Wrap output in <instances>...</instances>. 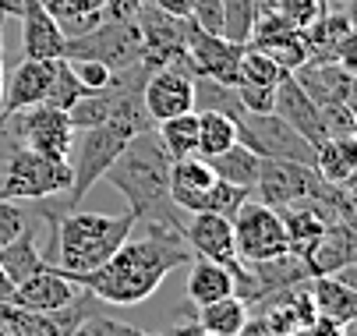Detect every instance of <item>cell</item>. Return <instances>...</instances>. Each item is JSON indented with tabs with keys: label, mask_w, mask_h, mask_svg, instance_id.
Listing matches in <instances>:
<instances>
[{
	"label": "cell",
	"mask_w": 357,
	"mask_h": 336,
	"mask_svg": "<svg viewBox=\"0 0 357 336\" xmlns=\"http://www.w3.org/2000/svg\"><path fill=\"white\" fill-rule=\"evenodd\" d=\"M195 252L181 234H163V230H142V237H128V241L85 276H75L71 283L89 291L92 298L107 305H142L160 291V283L181 269L191 266Z\"/></svg>",
	"instance_id": "obj_1"
},
{
	"label": "cell",
	"mask_w": 357,
	"mask_h": 336,
	"mask_svg": "<svg viewBox=\"0 0 357 336\" xmlns=\"http://www.w3.org/2000/svg\"><path fill=\"white\" fill-rule=\"evenodd\" d=\"M170 156L163 149V142L156 138V128H149L135 135L114 167L103 174L121 195L128 199V209L135 216V230H163V234H181L188 213L177 209L170 195Z\"/></svg>",
	"instance_id": "obj_2"
},
{
	"label": "cell",
	"mask_w": 357,
	"mask_h": 336,
	"mask_svg": "<svg viewBox=\"0 0 357 336\" xmlns=\"http://www.w3.org/2000/svg\"><path fill=\"white\" fill-rule=\"evenodd\" d=\"M135 234V216L128 213H82L71 209L57 220V255L68 280L103 266Z\"/></svg>",
	"instance_id": "obj_3"
},
{
	"label": "cell",
	"mask_w": 357,
	"mask_h": 336,
	"mask_svg": "<svg viewBox=\"0 0 357 336\" xmlns=\"http://www.w3.org/2000/svg\"><path fill=\"white\" fill-rule=\"evenodd\" d=\"M0 142H11V138H0ZM68 188H71V163L68 160L43 156V153L22 146V142H11L4 163H0V199L43 202V199L64 195Z\"/></svg>",
	"instance_id": "obj_4"
},
{
	"label": "cell",
	"mask_w": 357,
	"mask_h": 336,
	"mask_svg": "<svg viewBox=\"0 0 357 336\" xmlns=\"http://www.w3.org/2000/svg\"><path fill=\"white\" fill-rule=\"evenodd\" d=\"M64 57L71 61H99L107 64L114 75L145 64V46H142V32L135 18H103L92 32L68 39Z\"/></svg>",
	"instance_id": "obj_5"
},
{
	"label": "cell",
	"mask_w": 357,
	"mask_h": 336,
	"mask_svg": "<svg viewBox=\"0 0 357 336\" xmlns=\"http://www.w3.org/2000/svg\"><path fill=\"white\" fill-rule=\"evenodd\" d=\"M0 138L22 142V146H29V149H36L43 156L68 160L71 146H75V128H71L68 110L36 103V107H29L22 114L0 117Z\"/></svg>",
	"instance_id": "obj_6"
},
{
	"label": "cell",
	"mask_w": 357,
	"mask_h": 336,
	"mask_svg": "<svg viewBox=\"0 0 357 336\" xmlns=\"http://www.w3.org/2000/svg\"><path fill=\"white\" fill-rule=\"evenodd\" d=\"M230 223H234V245H237L241 262H269V259H280V255L290 252L280 209L266 206L262 199L251 195L234 213Z\"/></svg>",
	"instance_id": "obj_7"
},
{
	"label": "cell",
	"mask_w": 357,
	"mask_h": 336,
	"mask_svg": "<svg viewBox=\"0 0 357 336\" xmlns=\"http://www.w3.org/2000/svg\"><path fill=\"white\" fill-rule=\"evenodd\" d=\"M234 124H237V142L251 153H259L262 160H290V163L315 167V146L308 138H301L283 117L244 110Z\"/></svg>",
	"instance_id": "obj_8"
},
{
	"label": "cell",
	"mask_w": 357,
	"mask_h": 336,
	"mask_svg": "<svg viewBox=\"0 0 357 336\" xmlns=\"http://www.w3.org/2000/svg\"><path fill=\"white\" fill-rule=\"evenodd\" d=\"M142 103H145V114L152 117V124L195 110V64L188 61V54L174 57L170 64H163L156 71H149V78L142 85Z\"/></svg>",
	"instance_id": "obj_9"
},
{
	"label": "cell",
	"mask_w": 357,
	"mask_h": 336,
	"mask_svg": "<svg viewBox=\"0 0 357 336\" xmlns=\"http://www.w3.org/2000/svg\"><path fill=\"white\" fill-rule=\"evenodd\" d=\"M96 308L99 298H92L82 287L75 301L57 312H25L15 305H0V336H71L89 315H96Z\"/></svg>",
	"instance_id": "obj_10"
},
{
	"label": "cell",
	"mask_w": 357,
	"mask_h": 336,
	"mask_svg": "<svg viewBox=\"0 0 357 336\" xmlns=\"http://www.w3.org/2000/svg\"><path fill=\"white\" fill-rule=\"evenodd\" d=\"M326 181L315 174V167L290 163V160H262L259 184H255V199H262L273 209L297 206V202H315Z\"/></svg>",
	"instance_id": "obj_11"
},
{
	"label": "cell",
	"mask_w": 357,
	"mask_h": 336,
	"mask_svg": "<svg viewBox=\"0 0 357 336\" xmlns=\"http://www.w3.org/2000/svg\"><path fill=\"white\" fill-rule=\"evenodd\" d=\"M135 22H138L142 46H145V64L152 71L184 54V46H188V18H174V15H167L160 8H152L149 0H142L138 11H135Z\"/></svg>",
	"instance_id": "obj_12"
},
{
	"label": "cell",
	"mask_w": 357,
	"mask_h": 336,
	"mask_svg": "<svg viewBox=\"0 0 357 336\" xmlns=\"http://www.w3.org/2000/svg\"><path fill=\"white\" fill-rule=\"evenodd\" d=\"M184 54L195 64V75H206V78L223 82V85H237V68H241V54H244L241 43H230L220 32H202L188 18V46H184Z\"/></svg>",
	"instance_id": "obj_13"
},
{
	"label": "cell",
	"mask_w": 357,
	"mask_h": 336,
	"mask_svg": "<svg viewBox=\"0 0 357 336\" xmlns=\"http://www.w3.org/2000/svg\"><path fill=\"white\" fill-rule=\"evenodd\" d=\"M184 241H188V248L195 252V259L220 262V266H227L230 273L241 266L237 245H234V223H230V216H220V213H188Z\"/></svg>",
	"instance_id": "obj_14"
},
{
	"label": "cell",
	"mask_w": 357,
	"mask_h": 336,
	"mask_svg": "<svg viewBox=\"0 0 357 336\" xmlns=\"http://www.w3.org/2000/svg\"><path fill=\"white\" fill-rule=\"evenodd\" d=\"M276 117H283L301 138H308L312 146H322L329 138V128L322 121V110L315 107V100L301 89V82L294 75H287L280 85H276V107H273Z\"/></svg>",
	"instance_id": "obj_15"
},
{
	"label": "cell",
	"mask_w": 357,
	"mask_h": 336,
	"mask_svg": "<svg viewBox=\"0 0 357 336\" xmlns=\"http://www.w3.org/2000/svg\"><path fill=\"white\" fill-rule=\"evenodd\" d=\"M50 75H54V61H36V57H22L11 71L4 68V110H0V117H11L43 103Z\"/></svg>",
	"instance_id": "obj_16"
},
{
	"label": "cell",
	"mask_w": 357,
	"mask_h": 336,
	"mask_svg": "<svg viewBox=\"0 0 357 336\" xmlns=\"http://www.w3.org/2000/svg\"><path fill=\"white\" fill-rule=\"evenodd\" d=\"M75 294H78V287H75L61 269L46 266V269H39L36 276H29V280H22V283L15 287L8 305L25 308V312H57V308L71 305Z\"/></svg>",
	"instance_id": "obj_17"
},
{
	"label": "cell",
	"mask_w": 357,
	"mask_h": 336,
	"mask_svg": "<svg viewBox=\"0 0 357 336\" xmlns=\"http://www.w3.org/2000/svg\"><path fill=\"white\" fill-rule=\"evenodd\" d=\"M22 54L36 57V61H57L64 57L68 36L61 29V22L50 15L39 0H25L22 8Z\"/></svg>",
	"instance_id": "obj_18"
},
{
	"label": "cell",
	"mask_w": 357,
	"mask_h": 336,
	"mask_svg": "<svg viewBox=\"0 0 357 336\" xmlns=\"http://www.w3.org/2000/svg\"><path fill=\"white\" fill-rule=\"evenodd\" d=\"M213 184H216V174H213L209 160L181 156L170 163V195H174L177 209H184V213H206Z\"/></svg>",
	"instance_id": "obj_19"
},
{
	"label": "cell",
	"mask_w": 357,
	"mask_h": 336,
	"mask_svg": "<svg viewBox=\"0 0 357 336\" xmlns=\"http://www.w3.org/2000/svg\"><path fill=\"white\" fill-rule=\"evenodd\" d=\"M280 220H283V230H287V245H290V255L304 259L315 252V245L322 241V234L333 220H326V213L315 206V202H297V206H283L280 209Z\"/></svg>",
	"instance_id": "obj_20"
},
{
	"label": "cell",
	"mask_w": 357,
	"mask_h": 336,
	"mask_svg": "<svg viewBox=\"0 0 357 336\" xmlns=\"http://www.w3.org/2000/svg\"><path fill=\"white\" fill-rule=\"evenodd\" d=\"M350 262H357V230L333 220L322 234V241L315 245V252L308 255V269L312 276H333Z\"/></svg>",
	"instance_id": "obj_21"
},
{
	"label": "cell",
	"mask_w": 357,
	"mask_h": 336,
	"mask_svg": "<svg viewBox=\"0 0 357 336\" xmlns=\"http://www.w3.org/2000/svg\"><path fill=\"white\" fill-rule=\"evenodd\" d=\"M188 301L195 308H206L220 298H230L234 294V273L220 262H209V259H191L188 266Z\"/></svg>",
	"instance_id": "obj_22"
},
{
	"label": "cell",
	"mask_w": 357,
	"mask_h": 336,
	"mask_svg": "<svg viewBox=\"0 0 357 336\" xmlns=\"http://www.w3.org/2000/svg\"><path fill=\"white\" fill-rule=\"evenodd\" d=\"M308 291H312V301H315V312L322 319H333V322H350L357 315V291L350 283L336 280V276H312L308 280Z\"/></svg>",
	"instance_id": "obj_23"
},
{
	"label": "cell",
	"mask_w": 357,
	"mask_h": 336,
	"mask_svg": "<svg viewBox=\"0 0 357 336\" xmlns=\"http://www.w3.org/2000/svg\"><path fill=\"white\" fill-rule=\"evenodd\" d=\"M39 4L61 22L68 39L92 32L99 22L107 18V0H39Z\"/></svg>",
	"instance_id": "obj_24"
},
{
	"label": "cell",
	"mask_w": 357,
	"mask_h": 336,
	"mask_svg": "<svg viewBox=\"0 0 357 336\" xmlns=\"http://www.w3.org/2000/svg\"><path fill=\"white\" fill-rule=\"evenodd\" d=\"M209 167L220 181L227 184H237V188H248L255 195V184H259V170H262V156L251 153L248 146H241V142H234V146L220 156H209Z\"/></svg>",
	"instance_id": "obj_25"
},
{
	"label": "cell",
	"mask_w": 357,
	"mask_h": 336,
	"mask_svg": "<svg viewBox=\"0 0 357 336\" xmlns=\"http://www.w3.org/2000/svg\"><path fill=\"white\" fill-rule=\"evenodd\" d=\"M0 269H4V276L11 280V287H18L22 280L36 276L39 269H46L39 248H36V230L32 223L15 237V241H8L4 248H0Z\"/></svg>",
	"instance_id": "obj_26"
},
{
	"label": "cell",
	"mask_w": 357,
	"mask_h": 336,
	"mask_svg": "<svg viewBox=\"0 0 357 336\" xmlns=\"http://www.w3.org/2000/svg\"><path fill=\"white\" fill-rule=\"evenodd\" d=\"M357 167V138L354 135H329L315 146V174L329 184H343V177Z\"/></svg>",
	"instance_id": "obj_27"
},
{
	"label": "cell",
	"mask_w": 357,
	"mask_h": 336,
	"mask_svg": "<svg viewBox=\"0 0 357 336\" xmlns=\"http://www.w3.org/2000/svg\"><path fill=\"white\" fill-rule=\"evenodd\" d=\"M248 319H251V308L237 294L220 298V301H213L206 308H198V326L206 329V333H213V336H237Z\"/></svg>",
	"instance_id": "obj_28"
},
{
	"label": "cell",
	"mask_w": 357,
	"mask_h": 336,
	"mask_svg": "<svg viewBox=\"0 0 357 336\" xmlns=\"http://www.w3.org/2000/svg\"><path fill=\"white\" fill-rule=\"evenodd\" d=\"M198 114V156L209 160L227 153L237 142V124L220 110H195Z\"/></svg>",
	"instance_id": "obj_29"
},
{
	"label": "cell",
	"mask_w": 357,
	"mask_h": 336,
	"mask_svg": "<svg viewBox=\"0 0 357 336\" xmlns=\"http://www.w3.org/2000/svg\"><path fill=\"white\" fill-rule=\"evenodd\" d=\"M92 89L78 78L75 64L68 57H57L54 61V75H50V85H46V96H43V103L46 107H57V110H71L82 96H89Z\"/></svg>",
	"instance_id": "obj_30"
},
{
	"label": "cell",
	"mask_w": 357,
	"mask_h": 336,
	"mask_svg": "<svg viewBox=\"0 0 357 336\" xmlns=\"http://www.w3.org/2000/svg\"><path fill=\"white\" fill-rule=\"evenodd\" d=\"M156 138L163 142V149L170 160L181 156H198V114H181V117H167L156 124Z\"/></svg>",
	"instance_id": "obj_31"
},
{
	"label": "cell",
	"mask_w": 357,
	"mask_h": 336,
	"mask_svg": "<svg viewBox=\"0 0 357 336\" xmlns=\"http://www.w3.org/2000/svg\"><path fill=\"white\" fill-rule=\"evenodd\" d=\"M294 36H301V25H297L290 15H283V11L276 8V11H269V15H259V18H255V29H251L248 46L273 50V46H280V43H287V39H294Z\"/></svg>",
	"instance_id": "obj_32"
},
{
	"label": "cell",
	"mask_w": 357,
	"mask_h": 336,
	"mask_svg": "<svg viewBox=\"0 0 357 336\" xmlns=\"http://www.w3.org/2000/svg\"><path fill=\"white\" fill-rule=\"evenodd\" d=\"M287 78V71L266 54L259 46H244L241 54V68H237V82H248V85H269L276 89L280 82Z\"/></svg>",
	"instance_id": "obj_33"
},
{
	"label": "cell",
	"mask_w": 357,
	"mask_h": 336,
	"mask_svg": "<svg viewBox=\"0 0 357 336\" xmlns=\"http://www.w3.org/2000/svg\"><path fill=\"white\" fill-rule=\"evenodd\" d=\"M255 18H259L255 0H223V29H220V36H227L230 43L248 46L251 29H255Z\"/></svg>",
	"instance_id": "obj_34"
},
{
	"label": "cell",
	"mask_w": 357,
	"mask_h": 336,
	"mask_svg": "<svg viewBox=\"0 0 357 336\" xmlns=\"http://www.w3.org/2000/svg\"><path fill=\"white\" fill-rule=\"evenodd\" d=\"M71 336H149L142 333L138 326L131 322H121V319H107V315H89Z\"/></svg>",
	"instance_id": "obj_35"
},
{
	"label": "cell",
	"mask_w": 357,
	"mask_h": 336,
	"mask_svg": "<svg viewBox=\"0 0 357 336\" xmlns=\"http://www.w3.org/2000/svg\"><path fill=\"white\" fill-rule=\"evenodd\" d=\"M234 92H237V103H241L248 114H273V107H276V89H269V85L237 82Z\"/></svg>",
	"instance_id": "obj_36"
},
{
	"label": "cell",
	"mask_w": 357,
	"mask_h": 336,
	"mask_svg": "<svg viewBox=\"0 0 357 336\" xmlns=\"http://www.w3.org/2000/svg\"><path fill=\"white\" fill-rule=\"evenodd\" d=\"M29 227V216L18 202L11 199H0V248H4L8 241H15V237Z\"/></svg>",
	"instance_id": "obj_37"
},
{
	"label": "cell",
	"mask_w": 357,
	"mask_h": 336,
	"mask_svg": "<svg viewBox=\"0 0 357 336\" xmlns=\"http://www.w3.org/2000/svg\"><path fill=\"white\" fill-rule=\"evenodd\" d=\"M191 22L202 32H220L223 29V0H191Z\"/></svg>",
	"instance_id": "obj_38"
},
{
	"label": "cell",
	"mask_w": 357,
	"mask_h": 336,
	"mask_svg": "<svg viewBox=\"0 0 357 336\" xmlns=\"http://www.w3.org/2000/svg\"><path fill=\"white\" fill-rule=\"evenodd\" d=\"M276 4H280V11L290 15L301 29L308 25V22H315V18L326 11V0H276Z\"/></svg>",
	"instance_id": "obj_39"
},
{
	"label": "cell",
	"mask_w": 357,
	"mask_h": 336,
	"mask_svg": "<svg viewBox=\"0 0 357 336\" xmlns=\"http://www.w3.org/2000/svg\"><path fill=\"white\" fill-rule=\"evenodd\" d=\"M71 61V57H68ZM75 64V71H78V78L89 85V89H107L117 75L107 68V64H99V61H71Z\"/></svg>",
	"instance_id": "obj_40"
},
{
	"label": "cell",
	"mask_w": 357,
	"mask_h": 336,
	"mask_svg": "<svg viewBox=\"0 0 357 336\" xmlns=\"http://www.w3.org/2000/svg\"><path fill=\"white\" fill-rule=\"evenodd\" d=\"M343 71L357 75V25H350V32L343 36V43L336 46V57H333Z\"/></svg>",
	"instance_id": "obj_41"
},
{
	"label": "cell",
	"mask_w": 357,
	"mask_h": 336,
	"mask_svg": "<svg viewBox=\"0 0 357 336\" xmlns=\"http://www.w3.org/2000/svg\"><path fill=\"white\" fill-rule=\"evenodd\" d=\"M294 336H343V326L340 322H333V319H315L312 326H304V329H297Z\"/></svg>",
	"instance_id": "obj_42"
},
{
	"label": "cell",
	"mask_w": 357,
	"mask_h": 336,
	"mask_svg": "<svg viewBox=\"0 0 357 336\" xmlns=\"http://www.w3.org/2000/svg\"><path fill=\"white\" fill-rule=\"evenodd\" d=\"M237 336H287V333H280L276 326H269L262 315H251L244 326H241V333Z\"/></svg>",
	"instance_id": "obj_43"
},
{
	"label": "cell",
	"mask_w": 357,
	"mask_h": 336,
	"mask_svg": "<svg viewBox=\"0 0 357 336\" xmlns=\"http://www.w3.org/2000/svg\"><path fill=\"white\" fill-rule=\"evenodd\" d=\"M149 4L174 15V18H191V0H149Z\"/></svg>",
	"instance_id": "obj_44"
},
{
	"label": "cell",
	"mask_w": 357,
	"mask_h": 336,
	"mask_svg": "<svg viewBox=\"0 0 357 336\" xmlns=\"http://www.w3.org/2000/svg\"><path fill=\"white\" fill-rule=\"evenodd\" d=\"M340 188L347 191V195H354V199H357V167H354V170L343 177V184H340Z\"/></svg>",
	"instance_id": "obj_45"
},
{
	"label": "cell",
	"mask_w": 357,
	"mask_h": 336,
	"mask_svg": "<svg viewBox=\"0 0 357 336\" xmlns=\"http://www.w3.org/2000/svg\"><path fill=\"white\" fill-rule=\"evenodd\" d=\"M343 336H357V315L350 322H343Z\"/></svg>",
	"instance_id": "obj_46"
},
{
	"label": "cell",
	"mask_w": 357,
	"mask_h": 336,
	"mask_svg": "<svg viewBox=\"0 0 357 336\" xmlns=\"http://www.w3.org/2000/svg\"><path fill=\"white\" fill-rule=\"evenodd\" d=\"M350 135L357 138V110H354V124H350Z\"/></svg>",
	"instance_id": "obj_47"
},
{
	"label": "cell",
	"mask_w": 357,
	"mask_h": 336,
	"mask_svg": "<svg viewBox=\"0 0 357 336\" xmlns=\"http://www.w3.org/2000/svg\"><path fill=\"white\" fill-rule=\"evenodd\" d=\"M198 336H213V333H206V329H202V333H198Z\"/></svg>",
	"instance_id": "obj_48"
},
{
	"label": "cell",
	"mask_w": 357,
	"mask_h": 336,
	"mask_svg": "<svg viewBox=\"0 0 357 336\" xmlns=\"http://www.w3.org/2000/svg\"><path fill=\"white\" fill-rule=\"evenodd\" d=\"M167 336H174V333H167Z\"/></svg>",
	"instance_id": "obj_49"
}]
</instances>
